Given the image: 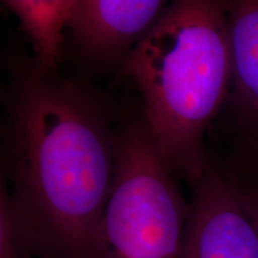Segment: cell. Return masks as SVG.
<instances>
[{
  "label": "cell",
  "mask_w": 258,
  "mask_h": 258,
  "mask_svg": "<svg viewBox=\"0 0 258 258\" xmlns=\"http://www.w3.org/2000/svg\"><path fill=\"white\" fill-rule=\"evenodd\" d=\"M237 182L245 207L258 225V185L246 180H241L240 178H237Z\"/></svg>",
  "instance_id": "9"
},
{
  "label": "cell",
  "mask_w": 258,
  "mask_h": 258,
  "mask_svg": "<svg viewBox=\"0 0 258 258\" xmlns=\"http://www.w3.org/2000/svg\"><path fill=\"white\" fill-rule=\"evenodd\" d=\"M144 121L118 133L115 178L89 258H179L189 202Z\"/></svg>",
  "instance_id": "3"
},
{
  "label": "cell",
  "mask_w": 258,
  "mask_h": 258,
  "mask_svg": "<svg viewBox=\"0 0 258 258\" xmlns=\"http://www.w3.org/2000/svg\"><path fill=\"white\" fill-rule=\"evenodd\" d=\"M232 78L228 101L245 137L258 134V0L227 2Z\"/></svg>",
  "instance_id": "6"
},
{
  "label": "cell",
  "mask_w": 258,
  "mask_h": 258,
  "mask_svg": "<svg viewBox=\"0 0 258 258\" xmlns=\"http://www.w3.org/2000/svg\"><path fill=\"white\" fill-rule=\"evenodd\" d=\"M165 9L161 0H76L66 42L90 66L121 70Z\"/></svg>",
  "instance_id": "5"
},
{
  "label": "cell",
  "mask_w": 258,
  "mask_h": 258,
  "mask_svg": "<svg viewBox=\"0 0 258 258\" xmlns=\"http://www.w3.org/2000/svg\"><path fill=\"white\" fill-rule=\"evenodd\" d=\"M144 99V124L158 152L194 186L208 169L206 129L231 89L227 2L166 6L121 69Z\"/></svg>",
  "instance_id": "2"
},
{
  "label": "cell",
  "mask_w": 258,
  "mask_h": 258,
  "mask_svg": "<svg viewBox=\"0 0 258 258\" xmlns=\"http://www.w3.org/2000/svg\"><path fill=\"white\" fill-rule=\"evenodd\" d=\"M245 148L249 158V164L254 176V182L258 184V134L245 137Z\"/></svg>",
  "instance_id": "10"
},
{
  "label": "cell",
  "mask_w": 258,
  "mask_h": 258,
  "mask_svg": "<svg viewBox=\"0 0 258 258\" xmlns=\"http://www.w3.org/2000/svg\"><path fill=\"white\" fill-rule=\"evenodd\" d=\"M3 5L30 41L32 61L42 70L57 72L76 0H5Z\"/></svg>",
  "instance_id": "7"
},
{
  "label": "cell",
  "mask_w": 258,
  "mask_h": 258,
  "mask_svg": "<svg viewBox=\"0 0 258 258\" xmlns=\"http://www.w3.org/2000/svg\"><path fill=\"white\" fill-rule=\"evenodd\" d=\"M191 190L179 258H258V225L237 178L208 166Z\"/></svg>",
  "instance_id": "4"
},
{
  "label": "cell",
  "mask_w": 258,
  "mask_h": 258,
  "mask_svg": "<svg viewBox=\"0 0 258 258\" xmlns=\"http://www.w3.org/2000/svg\"><path fill=\"white\" fill-rule=\"evenodd\" d=\"M0 258H37L34 241L10 200L8 186L0 188Z\"/></svg>",
  "instance_id": "8"
},
{
  "label": "cell",
  "mask_w": 258,
  "mask_h": 258,
  "mask_svg": "<svg viewBox=\"0 0 258 258\" xmlns=\"http://www.w3.org/2000/svg\"><path fill=\"white\" fill-rule=\"evenodd\" d=\"M4 105L2 179L37 258H89L117 163L104 102L22 57L10 64Z\"/></svg>",
  "instance_id": "1"
},
{
  "label": "cell",
  "mask_w": 258,
  "mask_h": 258,
  "mask_svg": "<svg viewBox=\"0 0 258 258\" xmlns=\"http://www.w3.org/2000/svg\"><path fill=\"white\" fill-rule=\"evenodd\" d=\"M251 183H252V182H251ZM254 184H256V183H254ZM257 185H258V184H257Z\"/></svg>",
  "instance_id": "11"
}]
</instances>
